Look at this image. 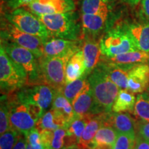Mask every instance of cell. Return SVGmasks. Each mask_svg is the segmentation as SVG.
Masks as SVG:
<instances>
[{
  "label": "cell",
  "instance_id": "cell-1",
  "mask_svg": "<svg viewBox=\"0 0 149 149\" xmlns=\"http://www.w3.org/2000/svg\"><path fill=\"white\" fill-rule=\"evenodd\" d=\"M87 78L99 114L111 112L120 88L100 64Z\"/></svg>",
  "mask_w": 149,
  "mask_h": 149
},
{
  "label": "cell",
  "instance_id": "cell-2",
  "mask_svg": "<svg viewBox=\"0 0 149 149\" xmlns=\"http://www.w3.org/2000/svg\"><path fill=\"white\" fill-rule=\"evenodd\" d=\"M45 25L52 37L77 41L81 29L77 14L73 11L61 13L37 15Z\"/></svg>",
  "mask_w": 149,
  "mask_h": 149
},
{
  "label": "cell",
  "instance_id": "cell-3",
  "mask_svg": "<svg viewBox=\"0 0 149 149\" xmlns=\"http://www.w3.org/2000/svg\"><path fill=\"white\" fill-rule=\"evenodd\" d=\"M1 46L4 48L12 60L20 66L28 77L27 86L44 84L41 76L40 62L35 54L27 48L15 43L1 40Z\"/></svg>",
  "mask_w": 149,
  "mask_h": 149
},
{
  "label": "cell",
  "instance_id": "cell-4",
  "mask_svg": "<svg viewBox=\"0 0 149 149\" xmlns=\"http://www.w3.org/2000/svg\"><path fill=\"white\" fill-rule=\"evenodd\" d=\"M26 72L0 47V88L1 95H8L27 85Z\"/></svg>",
  "mask_w": 149,
  "mask_h": 149
},
{
  "label": "cell",
  "instance_id": "cell-5",
  "mask_svg": "<svg viewBox=\"0 0 149 149\" xmlns=\"http://www.w3.org/2000/svg\"><path fill=\"white\" fill-rule=\"evenodd\" d=\"M99 43L102 55L107 59L138 50L124 28L109 30L102 35Z\"/></svg>",
  "mask_w": 149,
  "mask_h": 149
},
{
  "label": "cell",
  "instance_id": "cell-6",
  "mask_svg": "<svg viewBox=\"0 0 149 149\" xmlns=\"http://www.w3.org/2000/svg\"><path fill=\"white\" fill-rule=\"evenodd\" d=\"M73 55L57 57H42L39 59L43 84L53 87L55 90H62L66 84L67 63Z\"/></svg>",
  "mask_w": 149,
  "mask_h": 149
},
{
  "label": "cell",
  "instance_id": "cell-7",
  "mask_svg": "<svg viewBox=\"0 0 149 149\" xmlns=\"http://www.w3.org/2000/svg\"><path fill=\"white\" fill-rule=\"evenodd\" d=\"M1 40L15 43L27 48L38 59L44 55V40L42 38L24 32L5 18L3 21L1 19Z\"/></svg>",
  "mask_w": 149,
  "mask_h": 149
},
{
  "label": "cell",
  "instance_id": "cell-8",
  "mask_svg": "<svg viewBox=\"0 0 149 149\" xmlns=\"http://www.w3.org/2000/svg\"><path fill=\"white\" fill-rule=\"evenodd\" d=\"M10 109V128L25 135L36 128L38 120L31 111L26 103L19 100L16 94L8 95Z\"/></svg>",
  "mask_w": 149,
  "mask_h": 149
},
{
  "label": "cell",
  "instance_id": "cell-9",
  "mask_svg": "<svg viewBox=\"0 0 149 149\" xmlns=\"http://www.w3.org/2000/svg\"><path fill=\"white\" fill-rule=\"evenodd\" d=\"M4 18L21 31L40 37L43 40L51 37L48 29L38 17L24 8H18L11 10L5 15Z\"/></svg>",
  "mask_w": 149,
  "mask_h": 149
},
{
  "label": "cell",
  "instance_id": "cell-10",
  "mask_svg": "<svg viewBox=\"0 0 149 149\" xmlns=\"http://www.w3.org/2000/svg\"><path fill=\"white\" fill-rule=\"evenodd\" d=\"M55 90L47 84L23 87L15 94L19 100L28 104L39 107L44 113L52 106Z\"/></svg>",
  "mask_w": 149,
  "mask_h": 149
},
{
  "label": "cell",
  "instance_id": "cell-11",
  "mask_svg": "<svg viewBox=\"0 0 149 149\" xmlns=\"http://www.w3.org/2000/svg\"><path fill=\"white\" fill-rule=\"evenodd\" d=\"M36 15H44L73 11V0H35L26 6Z\"/></svg>",
  "mask_w": 149,
  "mask_h": 149
},
{
  "label": "cell",
  "instance_id": "cell-12",
  "mask_svg": "<svg viewBox=\"0 0 149 149\" xmlns=\"http://www.w3.org/2000/svg\"><path fill=\"white\" fill-rule=\"evenodd\" d=\"M80 49L77 41L50 37L44 40V55L46 57H64L72 55Z\"/></svg>",
  "mask_w": 149,
  "mask_h": 149
},
{
  "label": "cell",
  "instance_id": "cell-13",
  "mask_svg": "<svg viewBox=\"0 0 149 149\" xmlns=\"http://www.w3.org/2000/svg\"><path fill=\"white\" fill-rule=\"evenodd\" d=\"M104 125L111 126L118 133H124L131 136H135L136 124L130 115L125 112L122 113H102Z\"/></svg>",
  "mask_w": 149,
  "mask_h": 149
},
{
  "label": "cell",
  "instance_id": "cell-14",
  "mask_svg": "<svg viewBox=\"0 0 149 149\" xmlns=\"http://www.w3.org/2000/svg\"><path fill=\"white\" fill-rule=\"evenodd\" d=\"M149 87V66L145 64L135 65L128 70V91L141 93Z\"/></svg>",
  "mask_w": 149,
  "mask_h": 149
},
{
  "label": "cell",
  "instance_id": "cell-15",
  "mask_svg": "<svg viewBox=\"0 0 149 149\" xmlns=\"http://www.w3.org/2000/svg\"><path fill=\"white\" fill-rule=\"evenodd\" d=\"M111 15L82 14L81 26L85 35L95 37L109 26V17Z\"/></svg>",
  "mask_w": 149,
  "mask_h": 149
},
{
  "label": "cell",
  "instance_id": "cell-16",
  "mask_svg": "<svg viewBox=\"0 0 149 149\" xmlns=\"http://www.w3.org/2000/svg\"><path fill=\"white\" fill-rule=\"evenodd\" d=\"M74 116H93L99 115L90 84L87 86L72 103Z\"/></svg>",
  "mask_w": 149,
  "mask_h": 149
},
{
  "label": "cell",
  "instance_id": "cell-17",
  "mask_svg": "<svg viewBox=\"0 0 149 149\" xmlns=\"http://www.w3.org/2000/svg\"><path fill=\"white\" fill-rule=\"evenodd\" d=\"M81 50L83 51L85 64V77H88L93 70L97 66L101 59L102 52L100 43L96 42L91 38L84 42Z\"/></svg>",
  "mask_w": 149,
  "mask_h": 149
},
{
  "label": "cell",
  "instance_id": "cell-18",
  "mask_svg": "<svg viewBox=\"0 0 149 149\" xmlns=\"http://www.w3.org/2000/svg\"><path fill=\"white\" fill-rule=\"evenodd\" d=\"M99 64L105 70L112 81L121 89H128V70L133 66L117 64L111 61L100 62Z\"/></svg>",
  "mask_w": 149,
  "mask_h": 149
},
{
  "label": "cell",
  "instance_id": "cell-19",
  "mask_svg": "<svg viewBox=\"0 0 149 149\" xmlns=\"http://www.w3.org/2000/svg\"><path fill=\"white\" fill-rule=\"evenodd\" d=\"M124 29L137 49L149 53V23L128 24Z\"/></svg>",
  "mask_w": 149,
  "mask_h": 149
},
{
  "label": "cell",
  "instance_id": "cell-20",
  "mask_svg": "<svg viewBox=\"0 0 149 149\" xmlns=\"http://www.w3.org/2000/svg\"><path fill=\"white\" fill-rule=\"evenodd\" d=\"M84 58L81 48L70 57L66 65L65 82L68 84L84 76Z\"/></svg>",
  "mask_w": 149,
  "mask_h": 149
},
{
  "label": "cell",
  "instance_id": "cell-21",
  "mask_svg": "<svg viewBox=\"0 0 149 149\" xmlns=\"http://www.w3.org/2000/svg\"><path fill=\"white\" fill-rule=\"evenodd\" d=\"M68 122L64 117L58 111L51 108L44 113L37 123L36 128L39 130H55L59 128H66Z\"/></svg>",
  "mask_w": 149,
  "mask_h": 149
},
{
  "label": "cell",
  "instance_id": "cell-22",
  "mask_svg": "<svg viewBox=\"0 0 149 149\" xmlns=\"http://www.w3.org/2000/svg\"><path fill=\"white\" fill-rule=\"evenodd\" d=\"M103 125L104 122L102 120V113L92 116L78 141L77 146L80 149H90L97 132Z\"/></svg>",
  "mask_w": 149,
  "mask_h": 149
},
{
  "label": "cell",
  "instance_id": "cell-23",
  "mask_svg": "<svg viewBox=\"0 0 149 149\" xmlns=\"http://www.w3.org/2000/svg\"><path fill=\"white\" fill-rule=\"evenodd\" d=\"M107 59H109V61L117 64L135 66L137 64L146 63L149 60V54L146 52L137 50L120 54Z\"/></svg>",
  "mask_w": 149,
  "mask_h": 149
},
{
  "label": "cell",
  "instance_id": "cell-24",
  "mask_svg": "<svg viewBox=\"0 0 149 149\" xmlns=\"http://www.w3.org/2000/svg\"><path fill=\"white\" fill-rule=\"evenodd\" d=\"M51 108L61 113L66 119L68 124L74 117L72 104L63 94L62 90H55Z\"/></svg>",
  "mask_w": 149,
  "mask_h": 149
},
{
  "label": "cell",
  "instance_id": "cell-25",
  "mask_svg": "<svg viewBox=\"0 0 149 149\" xmlns=\"http://www.w3.org/2000/svg\"><path fill=\"white\" fill-rule=\"evenodd\" d=\"M136 102L134 93L127 89H121L113 105L112 111L115 113L133 112Z\"/></svg>",
  "mask_w": 149,
  "mask_h": 149
},
{
  "label": "cell",
  "instance_id": "cell-26",
  "mask_svg": "<svg viewBox=\"0 0 149 149\" xmlns=\"http://www.w3.org/2000/svg\"><path fill=\"white\" fill-rule=\"evenodd\" d=\"M111 5L109 0H81L82 14L110 15Z\"/></svg>",
  "mask_w": 149,
  "mask_h": 149
},
{
  "label": "cell",
  "instance_id": "cell-27",
  "mask_svg": "<svg viewBox=\"0 0 149 149\" xmlns=\"http://www.w3.org/2000/svg\"><path fill=\"white\" fill-rule=\"evenodd\" d=\"M88 78L83 76L73 81L66 84L64 88H62L63 94L72 104L74 100L82 92L84 89L88 85Z\"/></svg>",
  "mask_w": 149,
  "mask_h": 149
},
{
  "label": "cell",
  "instance_id": "cell-28",
  "mask_svg": "<svg viewBox=\"0 0 149 149\" xmlns=\"http://www.w3.org/2000/svg\"><path fill=\"white\" fill-rule=\"evenodd\" d=\"M134 114L143 121L149 122V92L137 95L134 107Z\"/></svg>",
  "mask_w": 149,
  "mask_h": 149
},
{
  "label": "cell",
  "instance_id": "cell-29",
  "mask_svg": "<svg viewBox=\"0 0 149 149\" xmlns=\"http://www.w3.org/2000/svg\"><path fill=\"white\" fill-rule=\"evenodd\" d=\"M91 117L92 116H74V118L67 124L66 130L70 135L77 139V143Z\"/></svg>",
  "mask_w": 149,
  "mask_h": 149
},
{
  "label": "cell",
  "instance_id": "cell-30",
  "mask_svg": "<svg viewBox=\"0 0 149 149\" xmlns=\"http://www.w3.org/2000/svg\"><path fill=\"white\" fill-rule=\"evenodd\" d=\"M9 129H10V124L8 95H1L0 107V134L2 135Z\"/></svg>",
  "mask_w": 149,
  "mask_h": 149
},
{
  "label": "cell",
  "instance_id": "cell-31",
  "mask_svg": "<svg viewBox=\"0 0 149 149\" xmlns=\"http://www.w3.org/2000/svg\"><path fill=\"white\" fill-rule=\"evenodd\" d=\"M21 133L14 129H9L1 135L0 149H13L19 138Z\"/></svg>",
  "mask_w": 149,
  "mask_h": 149
},
{
  "label": "cell",
  "instance_id": "cell-32",
  "mask_svg": "<svg viewBox=\"0 0 149 149\" xmlns=\"http://www.w3.org/2000/svg\"><path fill=\"white\" fill-rule=\"evenodd\" d=\"M135 140L136 137L134 136L118 133L116 140L111 149H134Z\"/></svg>",
  "mask_w": 149,
  "mask_h": 149
},
{
  "label": "cell",
  "instance_id": "cell-33",
  "mask_svg": "<svg viewBox=\"0 0 149 149\" xmlns=\"http://www.w3.org/2000/svg\"><path fill=\"white\" fill-rule=\"evenodd\" d=\"M28 144L36 148H44L41 141L40 132L37 128H33L24 135Z\"/></svg>",
  "mask_w": 149,
  "mask_h": 149
},
{
  "label": "cell",
  "instance_id": "cell-34",
  "mask_svg": "<svg viewBox=\"0 0 149 149\" xmlns=\"http://www.w3.org/2000/svg\"><path fill=\"white\" fill-rule=\"evenodd\" d=\"M136 128L139 137L149 141V122L143 120L139 122L136 124Z\"/></svg>",
  "mask_w": 149,
  "mask_h": 149
},
{
  "label": "cell",
  "instance_id": "cell-35",
  "mask_svg": "<svg viewBox=\"0 0 149 149\" xmlns=\"http://www.w3.org/2000/svg\"><path fill=\"white\" fill-rule=\"evenodd\" d=\"M34 1L35 0H3L4 3L7 4V6L12 10L20 8L22 6H27Z\"/></svg>",
  "mask_w": 149,
  "mask_h": 149
},
{
  "label": "cell",
  "instance_id": "cell-36",
  "mask_svg": "<svg viewBox=\"0 0 149 149\" xmlns=\"http://www.w3.org/2000/svg\"><path fill=\"white\" fill-rule=\"evenodd\" d=\"M134 149H149V141L145 140L138 135L136 137Z\"/></svg>",
  "mask_w": 149,
  "mask_h": 149
},
{
  "label": "cell",
  "instance_id": "cell-37",
  "mask_svg": "<svg viewBox=\"0 0 149 149\" xmlns=\"http://www.w3.org/2000/svg\"><path fill=\"white\" fill-rule=\"evenodd\" d=\"M22 135V134H21L18 141H17L13 149H26V140L25 137L24 136L23 137Z\"/></svg>",
  "mask_w": 149,
  "mask_h": 149
},
{
  "label": "cell",
  "instance_id": "cell-38",
  "mask_svg": "<svg viewBox=\"0 0 149 149\" xmlns=\"http://www.w3.org/2000/svg\"><path fill=\"white\" fill-rule=\"evenodd\" d=\"M144 13L149 19V0H141Z\"/></svg>",
  "mask_w": 149,
  "mask_h": 149
},
{
  "label": "cell",
  "instance_id": "cell-39",
  "mask_svg": "<svg viewBox=\"0 0 149 149\" xmlns=\"http://www.w3.org/2000/svg\"><path fill=\"white\" fill-rule=\"evenodd\" d=\"M124 1H126V3H129V4L135 5L137 4V3H138L140 0H124Z\"/></svg>",
  "mask_w": 149,
  "mask_h": 149
},
{
  "label": "cell",
  "instance_id": "cell-40",
  "mask_svg": "<svg viewBox=\"0 0 149 149\" xmlns=\"http://www.w3.org/2000/svg\"><path fill=\"white\" fill-rule=\"evenodd\" d=\"M26 149H44V148H34V147L31 146V144H28V143H27V144H26Z\"/></svg>",
  "mask_w": 149,
  "mask_h": 149
},
{
  "label": "cell",
  "instance_id": "cell-41",
  "mask_svg": "<svg viewBox=\"0 0 149 149\" xmlns=\"http://www.w3.org/2000/svg\"><path fill=\"white\" fill-rule=\"evenodd\" d=\"M71 149H80V148L77 146V145H74V146H73L72 147Z\"/></svg>",
  "mask_w": 149,
  "mask_h": 149
},
{
  "label": "cell",
  "instance_id": "cell-42",
  "mask_svg": "<svg viewBox=\"0 0 149 149\" xmlns=\"http://www.w3.org/2000/svg\"><path fill=\"white\" fill-rule=\"evenodd\" d=\"M72 146H70V147H68V148H61V149H71Z\"/></svg>",
  "mask_w": 149,
  "mask_h": 149
},
{
  "label": "cell",
  "instance_id": "cell-43",
  "mask_svg": "<svg viewBox=\"0 0 149 149\" xmlns=\"http://www.w3.org/2000/svg\"><path fill=\"white\" fill-rule=\"evenodd\" d=\"M148 92H149V87H148Z\"/></svg>",
  "mask_w": 149,
  "mask_h": 149
}]
</instances>
